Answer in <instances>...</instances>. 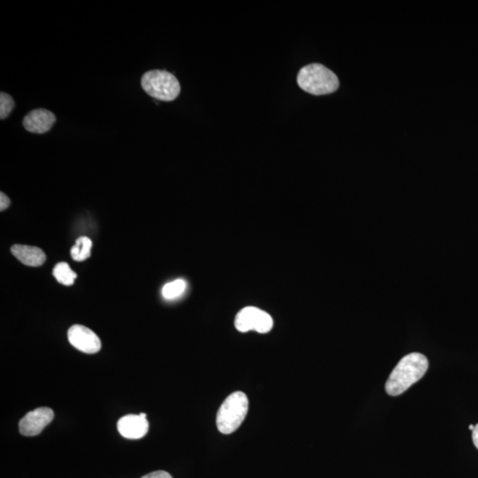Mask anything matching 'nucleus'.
I'll return each mask as SVG.
<instances>
[{
    "label": "nucleus",
    "mask_w": 478,
    "mask_h": 478,
    "mask_svg": "<svg viewBox=\"0 0 478 478\" xmlns=\"http://www.w3.org/2000/svg\"><path fill=\"white\" fill-rule=\"evenodd\" d=\"M429 362L419 353H412L402 358L386 384V393L391 396H398L413 384L418 382L426 373Z\"/></svg>",
    "instance_id": "f257e3e1"
},
{
    "label": "nucleus",
    "mask_w": 478,
    "mask_h": 478,
    "mask_svg": "<svg viewBox=\"0 0 478 478\" xmlns=\"http://www.w3.org/2000/svg\"><path fill=\"white\" fill-rule=\"evenodd\" d=\"M297 82L303 91L315 96L330 94L340 87L335 73L318 63L302 67L298 74Z\"/></svg>",
    "instance_id": "f03ea898"
},
{
    "label": "nucleus",
    "mask_w": 478,
    "mask_h": 478,
    "mask_svg": "<svg viewBox=\"0 0 478 478\" xmlns=\"http://www.w3.org/2000/svg\"><path fill=\"white\" fill-rule=\"evenodd\" d=\"M249 401L242 391H235L226 398L217 415L219 431L222 434H232L239 429L246 418Z\"/></svg>",
    "instance_id": "7ed1b4c3"
},
{
    "label": "nucleus",
    "mask_w": 478,
    "mask_h": 478,
    "mask_svg": "<svg viewBox=\"0 0 478 478\" xmlns=\"http://www.w3.org/2000/svg\"><path fill=\"white\" fill-rule=\"evenodd\" d=\"M141 86L147 94L161 102H173L181 92L178 78L166 70H151L143 75Z\"/></svg>",
    "instance_id": "20e7f679"
},
{
    "label": "nucleus",
    "mask_w": 478,
    "mask_h": 478,
    "mask_svg": "<svg viewBox=\"0 0 478 478\" xmlns=\"http://www.w3.org/2000/svg\"><path fill=\"white\" fill-rule=\"evenodd\" d=\"M273 325V319L268 313L254 307L243 308L235 319L236 329L240 332L254 330L259 333H268L271 332Z\"/></svg>",
    "instance_id": "39448f33"
},
{
    "label": "nucleus",
    "mask_w": 478,
    "mask_h": 478,
    "mask_svg": "<svg viewBox=\"0 0 478 478\" xmlns=\"http://www.w3.org/2000/svg\"><path fill=\"white\" fill-rule=\"evenodd\" d=\"M68 340L77 350L85 354H96L102 349L99 337L87 327L75 325L67 332Z\"/></svg>",
    "instance_id": "423d86ee"
},
{
    "label": "nucleus",
    "mask_w": 478,
    "mask_h": 478,
    "mask_svg": "<svg viewBox=\"0 0 478 478\" xmlns=\"http://www.w3.org/2000/svg\"><path fill=\"white\" fill-rule=\"evenodd\" d=\"M55 418V413L49 408H39L28 412L20 420L19 430L21 435L27 437L37 436Z\"/></svg>",
    "instance_id": "0eeeda50"
},
{
    "label": "nucleus",
    "mask_w": 478,
    "mask_h": 478,
    "mask_svg": "<svg viewBox=\"0 0 478 478\" xmlns=\"http://www.w3.org/2000/svg\"><path fill=\"white\" fill-rule=\"evenodd\" d=\"M56 122L55 114L48 109H38L31 111L23 118V127L34 134H45Z\"/></svg>",
    "instance_id": "6e6552de"
},
{
    "label": "nucleus",
    "mask_w": 478,
    "mask_h": 478,
    "mask_svg": "<svg viewBox=\"0 0 478 478\" xmlns=\"http://www.w3.org/2000/svg\"><path fill=\"white\" fill-rule=\"evenodd\" d=\"M117 429L122 437L129 440H139L148 433L149 423L140 415H128L118 420Z\"/></svg>",
    "instance_id": "1a4fd4ad"
},
{
    "label": "nucleus",
    "mask_w": 478,
    "mask_h": 478,
    "mask_svg": "<svg viewBox=\"0 0 478 478\" xmlns=\"http://www.w3.org/2000/svg\"><path fill=\"white\" fill-rule=\"evenodd\" d=\"M11 253L16 256L21 264L30 267H39L45 264L46 255L44 251L37 246H24V244H14L11 248Z\"/></svg>",
    "instance_id": "9d476101"
},
{
    "label": "nucleus",
    "mask_w": 478,
    "mask_h": 478,
    "mask_svg": "<svg viewBox=\"0 0 478 478\" xmlns=\"http://www.w3.org/2000/svg\"><path fill=\"white\" fill-rule=\"evenodd\" d=\"M92 246V240L87 237H80L77 239L75 246L71 248L70 254L73 260L84 261L91 256Z\"/></svg>",
    "instance_id": "9b49d317"
},
{
    "label": "nucleus",
    "mask_w": 478,
    "mask_h": 478,
    "mask_svg": "<svg viewBox=\"0 0 478 478\" xmlns=\"http://www.w3.org/2000/svg\"><path fill=\"white\" fill-rule=\"evenodd\" d=\"M53 275L61 285L70 286L73 285L77 273L72 271L66 262H60L53 268Z\"/></svg>",
    "instance_id": "f8f14e48"
},
{
    "label": "nucleus",
    "mask_w": 478,
    "mask_h": 478,
    "mask_svg": "<svg viewBox=\"0 0 478 478\" xmlns=\"http://www.w3.org/2000/svg\"><path fill=\"white\" fill-rule=\"evenodd\" d=\"M185 287L186 283L183 280H175V281L168 283L166 286H164L163 295L165 299L173 300L185 292Z\"/></svg>",
    "instance_id": "ddd939ff"
},
{
    "label": "nucleus",
    "mask_w": 478,
    "mask_h": 478,
    "mask_svg": "<svg viewBox=\"0 0 478 478\" xmlns=\"http://www.w3.org/2000/svg\"><path fill=\"white\" fill-rule=\"evenodd\" d=\"M14 107H16V102L12 96L4 92L0 93V119L4 120L9 117Z\"/></svg>",
    "instance_id": "4468645a"
},
{
    "label": "nucleus",
    "mask_w": 478,
    "mask_h": 478,
    "mask_svg": "<svg viewBox=\"0 0 478 478\" xmlns=\"http://www.w3.org/2000/svg\"><path fill=\"white\" fill-rule=\"evenodd\" d=\"M141 478H173V477H172L170 473L163 472V470H159V472L147 474V475L143 476Z\"/></svg>",
    "instance_id": "2eb2a0df"
},
{
    "label": "nucleus",
    "mask_w": 478,
    "mask_h": 478,
    "mask_svg": "<svg viewBox=\"0 0 478 478\" xmlns=\"http://www.w3.org/2000/svg\"><path fill=\"white\" fill-rule=\"evenodd\" d=\"M11 205V200L9 197L6 195L5 193H0V211L6 210V208H9Z\"/></svg>",
    "instance_id": "dca6fc26"
},
{
    "label": "nucleus",
    "mask_w": 478,
    "mask_h": 478,
    "mask_svg": "<svg viewBox=\"0 0 478 478\" xmlns=\"http://www.w3.org/2000/svg\"><path fill=\"white\" fill-rule=\"evenodd\" d=\"M472 440L474 445L478 449V423L472 430Z\"/></svg>",
    "instance_id": "f3484780"
},
{
    "label": "nucleus",
    "mask_w": 478,
    "mask_h": 478,
    "mask_svg": "<svg viewBox=\"0 0 478 478\" xmlns=\"http://www.w3.org/2000/svg\"><path fill=\"white\" fill-rule=\"evenodd\" d=\"M474 428H475V426H474L473 424H470V425L469 426V429L470 430H474Z\"/></svg>",
    "instance_id": "a211bd4d"
},
{
    "label": "nucleus",
    "mask_w": 478,
    "mask_h": 478,
    "mask_svg": "<svg viewBox=\"0 0 478 478\" xmlns=\"http://www.w3.org/2000/svg\"><path fill=\"white\" fill-rule=\"evenodd\" d=\"M139 415H141L142 418H146V414H145V413H140Z\"/></svg>",
    "instance_id": "6ab92c4d"
}]
</instances>
